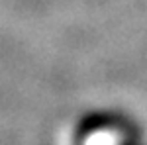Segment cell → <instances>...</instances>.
Wrapping results in <instances>:
<instances>
[{
	"mask_svg": "<svg viewBox=\"0 0 147 145\" xmlns=\"http://www.w3.org/2000/svg\"><path fill=\"white\" fill-rule=\"evenodd\" d=\"M120 132L112 123H90L82 134L80 145H124Z\"/></svg>",
	"mask_w": 147,
	"mask_h": 145,
	"instance_id": "1",
	"label": "cell"
}]
</instances>
